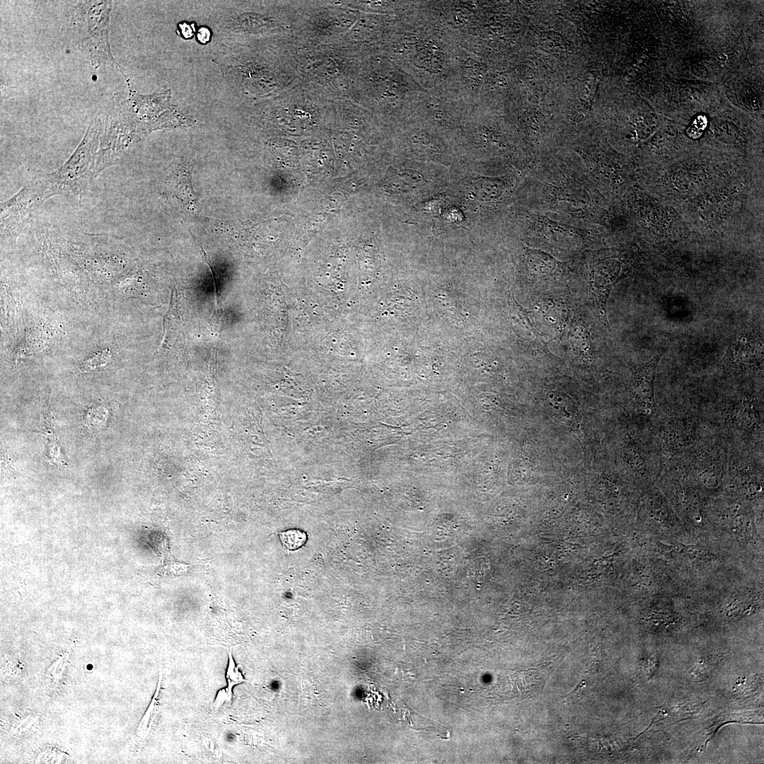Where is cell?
Wrapping results in <instances>:
<instances>
[{"label":"cell","instance_id":"obj_3","mask_svg":"<svg viewBox=\"0 0 764 764\" xmlns=\"http://www.w3.org/2000/svg\"><path fill=\"white\" fill-rule=\"evenodd\" d=\"M42 203L30 180L12 197L2 202L1 240L16 238L25 228L33 211Z\"/></svg>","mask_w":764,"mask_h":764},{"label":"cell","instance_id":"obj_1","mask_svg":"<svg viewBox=\"0 0 764 764\" xmlns=\"http://www.w3.org/2000/svg\"><path fill=\"white\" fill-rule=\"evenodd\" d=\"M100 118L96 117L70 158L52 173H39L31 179L43 202L55 195L81 193L97 177L96 161Z\"/></svg>","mask_w":764,"mask_h":764},{"label":"cell","instance_id":"obj_10","mask_svg":"<svg viewBox=\"0 0 764 764\" xmlns=\"http://www.w3.org/2000/svg\"><path fill=\"white\" fill-rule=\"evenodd\" d=\"M707 125V120L705 116H698L687 129V134L692 139H697L700 137Z\"/></svg>","mask_w":764,"mask_h":764},{"label":"cell","instance_id":"obj_5","mask_svg":"<svg viewBox=\"0 0 764 764\" xmlns=\"http://www.w3.org/2000/svg\"><path fill=\"white\" fill-rule=\"evenodd\" d=\"M731 407L727 417L736 427L745 431H754L762 425L760 413L756 405L748 400H742Z\"/></svg>","mask_w":764,"mask_h":764},{"label":"cell","instance_id":"obj_4","mask_svg":"<svg viewBox=\"0 0 764 764\" xmlns=\"http://www.w3.org/2000/svg\"><path fill=\"white\" fill-rule=\"evenodd\" d=\"M661 357V354H657L645 364L636 377V399L640 407L647 413L655 405L654 382L656 366Z\"/></svg>","mask_w":764,"mask_h":764},{"label":"cell","instance_id":"obj_2","mask_svg":"<svg viewBox=\"0 0 764 764\" xmlns=\"http://www.w3.org/2000/svg\"><path fill=\"white\" fill-rule=\"evenodd\" d=\"M83 5L86 8L88 34L82 40V44L88 49L93 64H115L108 39L111 1H86Z\"/></svg>","mask_w":764,"mask_h":764},{"label":"cell","instance_id":"obj_9","mask_svg":"<svg viewBox=\"0 0 764 764\" xmlns=\"http://www.w3.org/2000/svg\"><path fill=\"white\" fill-rule=\"evenodd\" d=\"M110 358V352L108 349L98 352L91 357L81 362L79 369L83 373L91 372L107 364Z\"/></svg>","mask_w":764,"mask_h":764},{"label":"cell","instance_id":"obj_6","mask_svg":"<svg viewBox=\"0 0 764 764\" xmlns=\"http://www.w3.org/2000/svg\"><path fill=\"white\" fill-rule=\"evenodd\" d=\"M661 441L671 451H678L688 446L690 434L688 428L681 422H669L660 430Z\"/></svg>","mask_w":764,"mask_h":764},{"label":"cell","instance_id":"obj_8","mask_svg":"<svg viewBox=\"0 0 764 764\" xmlns=\"http://www.w3.org/2000/svg\"><path fill=\"white\" fill-rule=\"evenodd\" d=\"M279 537L283 545L290 550L300 548L306 540V534L295 529L281 532Z\"/></svg>","mask_w":764,"mask_h":764},{"label":"cell","instance_id":"obj_7","mask_svg":"<svg viewBox=\"0 0 764 764\" xmlns=\"http://www.w3.org/2000/svg\"><path fill=\"white\" fill-rule=\"evenodd\" d=\"M228 664L226 674L228 685L226 688L221 689L217 693L214 702L215 707H219L224 702L231 703L233 687L238 683L245 681L234 662L231 649H228Z\"/></svg>","mask_w":764,"mask_h":764}]
</instances>
